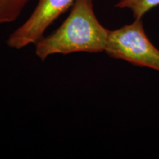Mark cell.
<instances>
[{"mask_svg": "<svg viewBox=\"0 0 159 159\" xmlns=\"http://www.w3.org/2000/svg\"><path fill=\"white\" fill-rule=\"evenodd\" d=\"M75 0H39L27 21L11 33L7 40L9 47L20 49L36 43L57 19L72 6Z\"/></svg>", "mask_w": 159, "mask_h": 159, "instance_id": "cell-3", "label": "cell"}, {"mask_svg": "<svg viewBox=\"0 0 159 159\" xmlns=\"http://www.w3.org/2000/svg\"><path fill=\"white\" fill-rule=\"evenodd\" d=\"M158 5L159 0H119L116 7L130 10L135 19H142L147 12Z\"/></svg>", "mask_w": 159, "mask_h": 159, "instance_id": "cell-5", "label": "cell"}, {"mask_svg": "<svg viewBox=\"0 0 159 159\" xmlns=\"http://www.w3.org/2000/svg\"><path fill=\"white\" fill-rule=\"evenodd\" d=\"M105 52L114 58L159 71V49L145 34L142 19L109 31Z\"/></svg>", "mask_w": 159, "mask_h": 159, "instance_id": "cell-2", "label": "cell"}, {"mask_svg": "<svg viewBox=\"0 0 159 159\" xmlns=\"http://www.w3.org/2000/svg\"><path fill=\"white\" fill-rule=\"evenodd\" d=\"M109 31L97 19L92 0H75L62 25L35 43V54L43 61L54 54L101 52Z\"/></svg>", "mask_w": 159, "mask_h": 159, "instance_id": "cell-1", "label": "cell"}, {"mask_svg": "<svg viewBox=\"0 0 159 159\" xmlns=\"http://www.w3.org/2000/svg\"><path fill=\"white\" fill-rule=\"evenodd\" d=\"M31 0H0V25L17 20Z\"/></svg>", "mask_w": 159, "mask_h": 159, "instance_id": "cell-4", "label": "cell"}]
</instances>
